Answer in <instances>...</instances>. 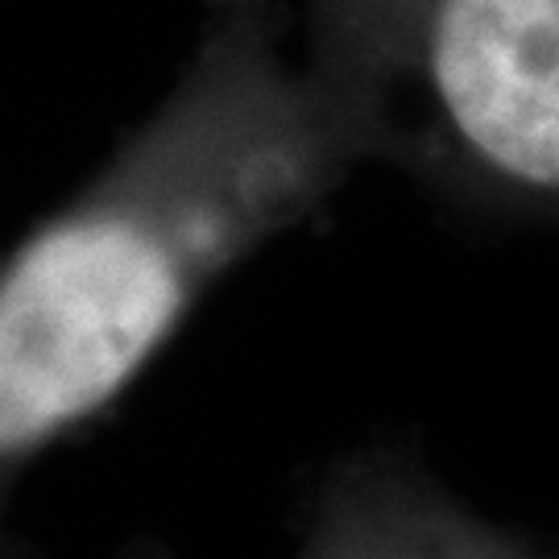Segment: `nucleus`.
Returning a JSON list of instances; mask_svg holds the SVG:
<instances>
[{"label":"nucleus","instance_id":"f257e3e1","mask_svg":"<svg viewBox=\"0 0 559 559\" xmlns=\"http://www.w3.org/2000/svg\"><path fill=\"white\" fill-rule=\"evenodd\" d=\"M278 0H207L162 108L0 270V468L21 477L112 411L212 286L390 162L373 96L282 50Z\"/></svg>","mask_w":559,"mask_h":559},{"label":"nucleus","instance_id":"f03ea898","mask_svg":"<svg viewBox=\"0 0 559 559\" xmlns=\"http://www.w3.org/2000/svg\"><path fill=\"white\" fill-rule=\"evenodd\" d=\"M311 55L373 96L390 162L559 224V0H311Z\"/></svg>","mask_w":559,"mask_h":559},{"label":"nucleus","instance_id":"7ed1b4c3","mask_svg":"<svg viewBox=\"0 0 559 559\" xmlns=\"http://www.w3.org/2000/svg\"><path fill=\"white\" fill-rule=\"evenodd\" d=\"M295 559H551L473 514L419 464L353 456L320 485Z\"/></svg>","mask_w":559,"mask_h":559}]
</instances>
